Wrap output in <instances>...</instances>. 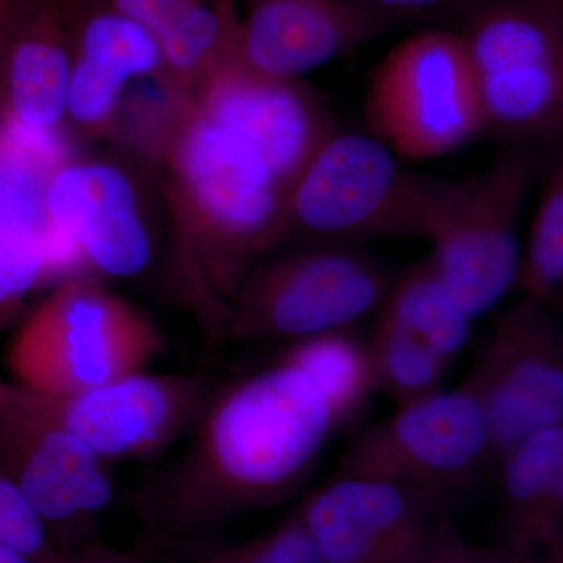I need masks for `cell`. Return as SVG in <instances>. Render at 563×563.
I'll list each match as a JSON object with an SVG mask.
<instances>
[{"label": "cell", "mask_w": 563, "mask_h": 563, "mask_svg": "<svg viewBox=\"0 0 563 563\" xmlns=\"http://www.w3.org/2000/svg\"><path fill=\"white\" fill-rule=\"evenodd\" d=\"M192 103L246 136L291 195L314 155L340 131L318 92L299 80L252 74L235 57L210 74Z\"/></svg>", "instance_id": "14"}, {"label": "cell", "mask_w": 563, "mask_h": 563, "mask_svg": "<svg viewBox=\"0 0 563 563\" xmlns=\"http://www.w3.org/2000/svg\"><path fill=\"white\" fill-rule=\"evenodd\" d=\"M555 146L558 141L504 144L483 174L451 185L428 258L474 321L517 285L518 221Z\"/></svg>", "instance_id": "6"}, {"label": "cell", "mask_w": 563, "mask_h": 563, "mask_svg": "<svg viewBox=\"0 0 563 563\" xmlns=\"http://www.w3.org/2000/svg\"><path fill=\"white\" fill-rule=\"evenodd\" d=\"M139 22L162 52V69L185 87H199L218 66L235 57V0H101Z\"/></svg>", "instance_id": "19"}, {"label": "cell", "mask_w": 563, "mask_h": 563, "mask_svg": "<svg viewBox=\"0 0 563 563\" xmlns=\"http://www.w3.org/2000/svg\"><path fill=\"white\" fill-rule=\"evenodd\" d=\"M396 25L352 0H246L235 60L257 76L299 80Z\"/></svg>", "instance_id": "15"}, {"label": "cell", "mask_w": 563, "mask_h": 563, "mask_svg": "<svg viewBox=\"0 0 563 563\" xmlns=\"http://www.w3.org/2000/svg\"><path fill=\"white\" fill-rule=\"evenodd\" d=\"M451 18L476 80L483 136L561 140L563 0H463Z\"/></svg>", "instance_id": "2"}, {"label": "cell", "mask_w": 563, "mask_h": 563, "mask_svg": "<svg viewBox=\"0 0 563 563\" xmlns=\"http://www.w3.org/2000/svg\"><path fill=\"white\" fill-rule=\"evenodd\" d=\"M493 462L487 418L473 388H442L357 432L332 476H361L439 495L468 490Z\"/></svg>", "instance_id": "8"}, {"label": "cell", "mask_w": 563, "mask_h": 563, "mask_svg": "<svg viewBox=\"0 0 563 563\" xmlns=\"http://www.w3.org/2000/svg\"><path fill=\"white\" fill-rule=\"evenodd\" d=\"M7 136L0 143V325L31 292L55 280L46 191L63 163L47 144Z\"/></svg>", "instance_id": "16"}, {"label": "cell", "mask_w": 563, "mask_h": 563, "mask_svg": "<svg viewBox=\"0 0 563 563\" xmlns=\"http://www.w3.org/2000/svg\"><path fill=\"white\" fill-rule=\"evenodd\" d=\"M446 503L387 481L332 476L296 514L322 563H413Z\"/></svg>", "instance_id": "13"}, {"label": "cell", "mask_w": 563, "mask_h": 563, "mask_svg": "<svg viewBox=\"0 0 563 563\" xmlns=\"http://www.w3.org/2000/svg\"><path fill=\"white\" fill-rule=\"evenodd\" d=\"M369 135L404 162L453 154L483 136L472 66L451 29L417 33L391 47L369 74Z\"/></svg>", "instance_id": "7"}, {"label": "cell", "mask_w": 563, "mask_h": 563, "mask_svg": "<svg viewBox=\"0 0 563 563\" xmlns=\"http://www.w3.org/2000/svg\"><path fill=\"white\" fill-rule=\"evenodd\" d=\"M368 343L376 391L396 407L406 406L444 388L453 363L444 361L420 340L376 318Z\"/></svg>", "instance_id": "25"}, {"label": "cell", "mask_w": 563, "mask_h": 563, "mask_svg": "<svg viewBox=\"0 0 563 563\" xmlns=\"http://www.w3.org/2000/svg\"><path fill=\"white\" fill-rule=\"evenodd\" d=\"M393 277L362 244L317 242L257 263L233 295L224 342L347 331L376 314Z\"/></svg>", "instance_id": "5"}, {"label": "cell", "mask_w": 563, "mask_h": 563, "mask_svg": "<svg viewBox=\"0 0 563 563\" xmlns=\"http://www.w3.org/2000/svg\"><path fill=\"white\" fill-rule=\"evenodd\" d=\"M413 563H537V559L515 553L503 543L479 547L470 542L443 510Z\"/></svg>", "instance_id": "28"}, {"label": "cell", "mask_w": 563, "mask_h": 563, "mask_svg": "<svg viewBox=\"0 0 563 563\" xmlns=\"http://www.w3.org/2000/svg\"><path fill=\"white\" fill-rule=\"evenodd\" d=\"M0 563H35L20 553V551L13 550L9 544L0 543Z\"/></svg>", "instance_id": "32"}, {"label": "cell", "mask_w": 563, "mask_h": 563, "mask_svg": "<svg viewBox=\"0 0 563 563\" xmlns=\"http://www.w3.org/2000/svg\"><path fill=\"white\" fill-rule=\"evenodd\" d=\"M143 555L157 563H322L296 510L269 531L239 542L144 539Z\"/></svg>", "instance_id": "24"}, {"label": "cell", "mask_w": 563, "mask_h": 563, "mask_svg": "<svg viewBox=\"0 0 563 563\" xmlns=\"http://www.w3.org/2000/svg\"><path fill=\"white\" fill-rule=\"evenodd\" d=\"M277 358L312 379L331 407L340 432L355 424L377 395L368 343L352 329L287 344Z\"/></svg>", "instance_id": "21"}, {"label": "cell", "mask_w": 563, "mask_h": 563, "mask_svg": "<svg viewBox=\"0 0 563 563\" xmlns=\"http://www.w3.org/2000/svg\"><path fill=\"white\" fill-rule=\"evenodd\" d=\"M352 2L387 18L395 24H401L406 21L453 16L463 0H352Z\"/></svg>", "instance_id": "29"}, {"label": "cell", "mask_w": 563, "mask_h": 563, "mask_svg": "<svg viewBox=\"0 0 563 563\" xmlns=\"http://www.w3.org/2000/svg\"><path fill=\"white\" fill-rule=\"evenodd\" d=\"M191 431L184 453L136 492L146 539L203 536L287 501L340 432L312 379L280 358L213 388Z\"/></svg>", "instance_id": "1"}, {"label": "cell", "mask_w": 563, "mask_h": 563, "mask_svg": "<svg viewBox=\"0 0 563 563\" xmlns=\"http://www.w3.org/2000/svg\"><path fill=\"white\" fill-rule=\"evenodd\" d=\"M73 58L96 63L125 79L162 69L157 41L139 22L101 0H65Z\"/></svg>", "instance_id": "22"}, {"label": "cell", "mask_w": 563, "mask_h": 563, "mask_svg": "<svg viewBox=\"0 0 563 563\" xmlns=\"http://www.w3.org/2000/svg\"><path fill=\"white\" fill-rule=\"evenodd\" d=\"M68 563H88V561L80 551H76V553L70 554Z\"/></svg>", "instance_id": "33"}, {"label": "cell", "mask_w": 563, "mask_h": 563, "mask_svg": "<svg viewBox=\"0 0 563 563\" xmlns=\"http://www.w3.org/2000/svg\"><path fill=\"white\" fill-rule=\"evenodd\" d=\"M554 313L526 296L504 307L466 376L483 404L493 462L563 422V332Z\"/></svg>", "instance_id": "11"}, {"label": "cell", "mask_w": 563, "mask_h": 563, "mask_svg": "<svg viewBox=\"0 0 563 563\" xmlns=\"http://www.w3.org/2000/svg\"><path fill=\"white\" fill-rule=\"evenodd\" d=\"M88 563H150L141 553L117 550L103 542L91 544L87 551Z\"/></svg>", "instance_id": "31"}, {"label": "cell", "mask_w": 563, "mask_h": 563, "mask_svg": "<svg viewBox=\"0 0 563 563\" xmlns=\"http://www.w3.org/2000/svg\"><path fill=\"white\" fill-rule=\"evenodd\" d=\"M73 43L65 0H22L3 74V117L32 133H54L66 117Z\"/></svg>", "instance_id": "17"}, {"label": "cell", "mask_w": 563, "mask_h": 563, "mask_svg": "<svg viewBox=\"0 0 563 563\" xmlns=\"http://www.w3.org/2000/svg\"><path fill=\"white\" fill-rule=\"evenodd\" d=\"M7 380L25 409L107 463L163 453L195 428L214 388L201 373L141 372L70 393L33 391Z\"/></svg>", "instance_id": "9"}, {"label": "cell", "mask_w": 563, "mask_h": 563, "mask_svg": "<svg viewBox=\"0 0 563 563\" xmlns=\"http://www.w3.org/2000/svg\"><path fill=\"white\" fill-rule=\"evenodd\" d=\"M125 77L96 63L73 58L68 95H66V114L84 128H101L117 111Z\"/></svg>", "instance_id": "27"}, {"label": "cell", "mask_w": 563, "mask_h": 563, "mask_svg": "<svg viewBox=\"0 0 563 563\" xmlns=\"http://www.w3.org/2000/svg\"><path fill=\"white\" fill-rule=\"evenodd\" d=\"M55 280L87 269L131 279L152 262V235L135 185L120 166L66 161L46 191Z\"/></svg>", "instance_id": "12"}, {"label": "cell", "mask_w": 563, "mask_h": 563, "mask_svg": "<svg viewBox=\"0 0 563 563\" xmlns=\"http://www.w3.org/2000/svg\"><path fill=\"white\" fill-rule=\"evenodd\" d=\"M376 318L420 340L453 365L473 336V318L429 258L393 277Z\"/></svg>", "instance_id": "20"}, {"label": "cell", "mask_w": 563, "mask_h": 563, "mask_svg": "<svg viewBox=\"0 0 563 563\" xmlns=\"http://www.w3.org/2000/svg\"><path fill=\"white\" fill-rule=\"evenodd\" d=\"M163 335L136 307L95 280H62L11 336V383L33 391L70 393L146 372Z\"/></svg>", "instance_id": "4"}, {"label": "cell", "mask_w": 563, "mask_h": 563, "mask_svg": "<svg viewBox=\"0 0 563 563\" xmlns=\"http://www.w3.org/2000/svg\"><path fill=\"white\" fill-rule=\"evenodd\" d=\"M22 0H0V113H3V74L11 36L20 18Z\"/></svg>", "instance_id": "30"}, {"label": "cell", "mask_w": 563, "mask_h": 563, "mask_svg": "<svg viewBox=\"0 0 563 563\" xmlns=\"http://www.w3.org/2000/svg\"><path fill=\"white\" fill-rule=\"evenodd\" d=\"M540 196L520 254L521 296L558 313L563 292V151L555 146L540 177Z\"/></svg>", "instance_id": "23"}, {"label": "cell", "mask_w": 563, "mask_h": 563, "mask_svg": "<svg viewBox=\"0 0 563 563\" xmlns=\"http://www.w3.org/2000/svg\"><path fill=\"white\" fill-rule=\"evenodd\" d=\"M453 181L407 168L373 135L339 131L307 166L288 207V239L362 244L429 240Z\"/></svg>", "instance_id": "3"}, {"label": "cell", "mask_w": 563, "mask_h": 563, "mask_svg": "<svg viewBox=\"0 0 563 563\" xmlns=\"http://www.w3.org/2000/svg\"><path fill=\"white\" fill-rule=\"evenodd\" d=\"M498 463L503 544L537 559L563 537V422L526 437Z\"/></svg>", "instance_id": "18"}, {"label": "cell", "mask_w": 563, "mask_h": 563, "mask_svg": "<svg viewBox=\"0 0 563 563\" xmlns=\"http://www.w3.org/2000/svg\"><path fill=\"white\" fill-rule=\"evenodd\" d=\"M0 543L27 555L35 563H68L70 554L62 553L52 542L38 515L0 462Z\"/></svg>", "instance_id": "26"}, {"label": "cell", "mask_w": 563, "mask_h": 563, "mask_svg": "<svg viewBox=\"0 0 563 563\" xmlns=\"http://www.w3.org/2000/svg\"><path fill=\"white\" fill-rule=\"evenodd\" d=\"M0 462L65 554L95 542L113 503L109 465L80 440L32 413L0 377Z\"/></svg>", "instance_id": "10"}]
</instances>
